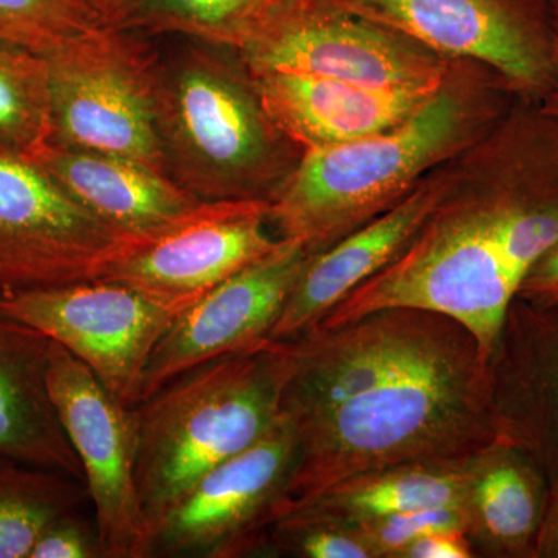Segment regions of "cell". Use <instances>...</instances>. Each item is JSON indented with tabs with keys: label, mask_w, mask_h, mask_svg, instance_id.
Listing matches in <instances>:
<instances>
[{
	"label": "cell",
	"mask_w": 558,
	"mask_h": 558,
	"mask_svg": "<svg viewBox=\"0 0 558 558\" xmlns=\"http://www.w3.org/2000/svg\"><path fill=\"white\" fill-rule=\"evenodd\" d=\"M274 341L279 413L299 444L286 505L374 470L459 464L519 446L494 362L446 315L385 310Z\"/></svg>",
	"instance_id": "cell-1"
},
{
	"label": "cell",
	"mask_w": 558,
	"mask_h": 558,
	"mask_svg": "<svg viewBox=\"0 0 558 558\" xmlns=\"http://www.w3.org/2000/svg\"><path fill=\"white\" fill-rule=\"evenodd\" d=\"M274 340L180 374L134 407L140 502L148 526L197 481L248 449L279 413Z\"/></svg>",
	"instance_id": "cell-2"
},
{
	"label": "cell",
	"mask_w": 558,
	"mask_h": 558,
	"mask_svg": "<svg viewBox=\"0 0 558 558\" xmlns=\"http://www.w3.org/2000/svg\"><path fill=\"white\" fill-rule=\"evenodd\" d=\"M157 100L161 148L180 186L202 202L266 201L286 137L260 105L252 73L245 80L211 46L186 49L159 64Z\"/></svg>",
	"instance_id": "cell-3"
},
{
	"label": "cell",
	"mask_w": 558,
	"mask_h": 558,
	"mask_svg": "<svg viewBox=\"0 0 558 558\" xmlns=\"http://www.w3.org/2000/svg\"><path fill=\"white\" fill-rule=\"evenodd\" d=\"M462 116L457 98L439 89L392 130L306 149L269 201L281 240L317 253L395 207L453 145Z\"/></svg>",
	"instance_id": "cell-4"
},
{
	"label": "cell",
	"mask_w": 558,
	"mask_h": 558,
	"mask_svg": "<svg viewBox=\"0 0 558 558\" xmlns=\"http://www.w3.org/2000/svg\"><path fill=\"white\" fill-rule=\"evenodd\" d=\"M519 288L495 244L486 205L439 207L398 258L317 325L336 328L385 310L435 312L464 326L494 362Z\"/></svg>",
	"instance_id": "cell-5"
},
{
	"label": "cell",
	"mask_w": 558,
	"mask_h": 558,
	"mask_svg": "<svg viewBox=\"0 0 558 558\" xmlns=\"http://www.w3.org/2000/svg\"><path fill=\"white\" fill-rule=\"evenodd\" d=\"M44 57L51 145L124 157L170 175L159 132V64L131 33L97 28Z\"/></svg>",
	"instance_id": "cell-6"
},
{
	"label": "cell",
	"mask_w": 558,
	"mask_h": 558,
	"mask_svg": "<svg viewBox=\"0 0 558 558\" xmlns=\"http://www.w3.org/2000/svg\"><path fill=\"white\" fill-rule=\"evenodd\" d=\"M201 296L172 299L110 279H84L0 296V315L68 349L134 409L142 402L154 349Z\"/></svg>",
	"instance_id": "cell-7"
},
{
	"label": "cell",
	"mask_w": 558,
	"mask_h": 558,
	"mask_svg": "<svg viewBox=\"0 0 558 558\" xmlns=\"http://www.w3.org/2000/svg\"><path fill=\"white\" fill-rule=\"evenodd\" d=\"M299 444L278 413L255 444L209 470L149 531V557L231 558L259 545L288 502Z\"/></svg>",
	"instance_id": "cell-8"
},
{
	"label": "cell",
	"mask_w": 558,
	"mask_h": 558,
	"mask_svg": "<svg viewBox=\"0 0 558 558\" xmlns=\"http://www.w3.org/2000/svg\"><path fill=\"white\" fill-rule=\"evenodd\" d=\"M47 384L54 411L80 459L106 558L149 557L140 502L137 418L72 352L50 343Z\"/></svg>",
	"instance_id": "cell-9"
},
{
	"label": "cell",
	"mask_w": 558,
	"mask_h": 558,
	"mask_svg": "<svg viewBox=\"0 0 558 558\" xmlns=\"http://www.w3.org/2000/svg\"><path fill=\"white\" fill-rule=\"evenodd\" d=\"M241 51L252 75L301 73L359 86L439 90L440 70L395 32L333 0H284Z\"/></svg>",
	"instance_id": "cell-10"
},
{
	"label": "cell",
	"mask_w": 558,
	"mask_h": 558,
	"mask_svg": "<svg viewBox=\"0 0 558 558\" xmlns=\"http://www.w3.org/2000/svg\"><path fill=\"white\" fill-rule=\"evenodd\" d=\"M131 241L36 161L0 153V296L95 279Z\"/></svg>",
	"instance_id": "cell-11"
},
{
	"label": "cell",
	"mask_w": 558,
	"mask_h": 558,
	"mask_svg": "<svg viewBox=\"0 0 558 558\" xmlns=\"http://www.w3.org/2000/svg\"><path fill=\"white\" fill-rule=\"evenodd\" d=\"M269 209L263 199L204 202L172 229L131 241L95 279L172 299L205 295L281 244L266 231Z\"/></svg>",
	"instance_id": "cell-12"
},
{
	"label": "cell",
	"mask_w": 558,
	"mask_h": 558,
	"mask_svg": "<svg viewBox=\"0 0 558 558\" xmlns=\"http://www.w3.org/2000/svg\"><path fill=\"white\" fill-rule=\"evenodd\" d=\"M310 256L299 242L281 240L266 258L227 278L183 311L154 349L142 402L186 371L270 340Z\"/></svg>",
	"instance_id": "cell-13"
},
{
	"label": "cell",
	"mask_w": 558,
	"mask_h": 558,
	"mask_svg": "<svg viewBox=\"0 0 558 558\" xmlns=\"http://www.w3.org/2000/svg\"><path fill=\"white\" fill-rule=\"evenodd\" d=\"M348 13L432 49L475 58L523 84L545 78L542 0H333Z\"/></svg>",
	"instance_id": "cell-14"
},
{
	"label": "cell",
	"mask_w": 558,
	"mask_h": 558,
	"mask_svg": "<svg viewBox=\"0 0 558 558\" xmlns=\"http://www.w3.org/2000/svg\"><path fill=\"white\" fill-rule=\"evenodd\" d=\"M446 182L410 191L395 207L317 253H311L270 340H288L317 325L344 296L398 258L442 204Z\"/></svg>",
	"instance_id": "cell-15"
},
{
	"label": "cell",
	"mask_w": 558,
	"mask_h": 558,
	"mask_svg": "<svg viewBox=\"0 0 558 558\" xmlns=\"http://www.w3.org/2000/svg\"><path fill=\"white\" fill-rule=\"evenodd\" d=\"M252 76L271 123L304 149L341 145L392 130L438 92L380 89L288 72Z\"/></svg>",
	"instance_id": "cell-16"
},
{
	"label": "cell",
	"mask_w": 558,
	"mask_h": 558,
	"mask_svg": "<svg viewBox=\"0 0 558 558\" xmlns=\"http://www.w3.org/2000/svg\"><path fill=\"white\" fill-rule=\"evenodd\" d=\"M31 160L126 240L157 236L204 204L170 175L124 157L49 143Z\"/></svg>",
	"instance_id": "cell-17"
},
{
	"label": "cell",
	"mask_w": 558,
	"mask_h": 558,
	"mask_svg": "<svg viewBox=\"0 0 558 558\" xmlns=\"http://www.w3.org/2000/svg\"><path fill=\"white\" fill-rule=\"evenodd\" d=\"M498 348V402L513 439L558 480V307L513 300Z\"/></svg>",
	"instance_id": "cell-18"
},
{
	"label": "cell",
	"mask_w": 558,
	"mask_h": 558,
	"mask_svg": "<svg viewBox=\"0 0 558 558\" xmlns=\"http://www.w3.org/2000/svg\"><path fill=\"white\" fill-rule=\"evenodd\" d=\"M50 343L38 329L0 315V458L84 483L80 459L50 398Z\"/></svg>",
	"instance_id": "cell-19"
},
{
	"label": "cell",
	"mask_w": 558,
	"mask_h": 558,
	"mask_svg": "<svg viewBox=\"0 0 558 558\" xmlns=\"http://www.w3.org/2000/svg\"><path fill=\"white\" fill-rule=\"evenodd\" d=\"M549 481L529 451L501 444L476 458L469 488V535L495 556L535 558Z\"/></svg>",
	"instance_id": "cell-20"
},
{
	"label": "cell",
	"mask_w": 558,
	"mask_h": 558,
	"mask_svg": "<svg viewBox=\"0 0 558 558\" xmlns=\"http://www.w3.org/2000/svg\"><path fill=\"white\" fill-rule=\"evenodd\" d=\"M475 461L416 462L374 470L340 481L314 497L289 502L278 517L296 513L304 519L348 526L409 510L465 505Z\"/></svg>",
	"instance_id": "cell-21"
},
{
	"label": "cell",
	"mask_w": 558,
	"mask_h": 558,
	"mask_svg": "<svg viewBox=\"0 0 558 558\" xmlns=\"http://www.w3.org/2000/svg\"><path fill=\"white\" fill-rule=\"evenodd\" d=\"M284 0H94L102 27L175 33L242 50Z\"/></svg>",
	"instance_id": "cell-22"
},
{
	"label": "cell",
	"mask_w": 558,
	"mask_h": 558,
	"mask_svg": "<svg viewBox=\"0 0 558 558\" xmlns=\"http://www.w3.org/2000/svg\"><path fill=\"white\" fill-rule=\"evenodd\" d=\"M80 481L0 458V558H28L40 534L54 520L78 510Z\"/></svg>",
	"instance_id": "cell-23"
},
{
	"label": "cell",
	"mask_w": 558,
	"mask_h": 558,
	"mask_svg": "<svg viewBox=\"0 0 558 558\" xmlns=\"http://www.w3.org/2000/svg\"><path fill=\"white\" fill-rule=\"evenodd\" d=\"M50 137L49 61L0 40V153L32 159Z\"/></svg>",
	"instance_id": "cell-24"
},
{
	"label": "cell",
	"mask_w": 558,
	"mask_h": 558,
	"mask_svg": "<svg viewBox=\"0 0 558 558\" xmlns=\"http://www.w3.org/2000/svg\"><path fill=\"white\" fill-rule=\"evenodd\" d=\"M101 27L94 0H0V40L36 53Z\"/></svg>",
	"instance_id": "cell-25"
},
{
	"label": "cell",
	"mask_w": 558,
	"mask_h": 558,
	"mask_svg": "<svg viewBox=\"0 0 558 558\" xmlns=\"http://www.w3.org/2000/svg\"><path fill=\"white\" fill-rule=\"evenodd\" d=\"M348 527L369 546L374 558H400L411 543L436 532L469 534L470 515L468 505H444L360 521Z\"/></svg>",
	"instance_id": "cell-26"
},
{
	"label": "cell",
	"mask_w": 558,
	"mask_h": 558,
	"mask_svg": "<svg viewBox=\"0 0 558 558\" xmlns=\"http://www.w3.org/2000/svg\"><path fill=\"white\" fill-rule=\"evenodd\" d=\"M97 557H105L97 526L92 527L75 510L54 520L40 534L28 558Z\"/></svg>",
	"instance_id": "cell-27"
},
{
	"label": "cell",
	"mask_w": 558,
	"mask_h": 558,
	"mask_svg": "<svg viewBox=\"0 0 558 558\" xmlns=\"http://www.w3.org/2000/svg\"><path fill=\"white\" fill-rule=\"evenodd\" d=\"M517 299L539 310L558 307V245L550 248L527 271Z\"/></svg>",
	"instance_id": "cell-28"
},
{
	"label": "cell",
	"mask_w": 558,
	"mask_h": 558,
	"mask_svg": "<svg viewBox=\"0 0 558 558\" xmlns=\"http://www.w3.org/2000/svg\"><path fill=\"white\" fill-rule=\"evenodd\" d=\"M468 532H436L411 543L400 558H470Z\"/></svg>",
	"instance_id": "cell-29"
},
{
	"label": "cell",
	"mask_w": 558,
	"mask_h": 558,
	"mask_svg": "<svg viewBox=\"0 0 558 558\" xmlns=\"http://www.w3.org/2000/svg\"><path fill=\"white\" fill-rule=\"evenodd\" d=\"M535 558H558V480L549 481Z\"/></svg>",
	"instance_id": "cell-30"
},
{
	"label": "cell",
	"mask_w": 558,
	"mask_h": 558,
	"mask_svg": "<svg viewBox=\"0 0 558 558\" xmlns=\"http://www.w3.org/2000/svg\"><path fill=\"white\" fill-rule=\"evenodd\" d=\"M545 7L546 14H548V22L556 31L557 46H558V0H542Z\"/></svg>",
	"instance_id": "cell-31"
}]
</instances>
